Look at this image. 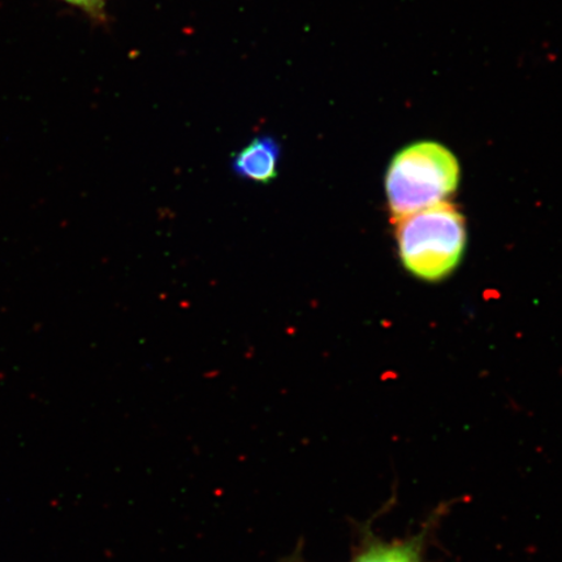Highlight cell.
<instances>
[{"mask_svg": "<svg viewBox=\"0 0 562 562\" xmlns=\"http://www.w3.org/2000/svg\"><path fill=\"white\" fill-rule=\"evenodd\" d=\"M67 2L81 7V9L88 11L91 15L98 16L101 15L103 11L105 0H67Z\"/></svg>", "mask_w": 562, "mask_h": 562, "instance_id": "obj_5", "label": "cell"}, {"mask_svg": "<svg viewBox=\"0 0 562 562\" xmlns=\"http://www.w3.org/2000/svg\"><path fill=\"white\" fill-rule=\"evenodd\" d=\"M351 562H422L416 542L372 543L357 554Z\"/></svg>", "mask_w": 562, "mask_h": 562, "instance_id": "obj_4", "label": "cell"}, {"mask_svg": "<svg viewBox=\"0 0 562 562\" xmlns=\"http://www.w3.org/2000/svg\"><path fill=\"white\" fill-rule=\"evenodd\" d=\"M281 149L270 136L257 137L238 151L232 160L237 178L269 186L279 176Z\"/></svg>", "mask_w": 562, "mask_h": 562, "instance_id": "obj_3", "label": "cell"}, {"mask_svg": "<svg viewBox=\"0 0 562 562\" xmlns=\"http://www.w3.org/2000/svg\"><path fill=\"white\" fill-rule=\"evenodd\" d=\"M454 154L434 140H420L400 150L385 175L386 202L395 220L447 202L459 186Z\"/></svg>", "mask_w": 562, "mask_h": 562, "instance_id": "obj_2", "label": "cell"}, {"mask_svg": "<svg viewBox=\"0 0 562 562\" xmlns=\"http://www.w3.org/2000/svg\"><path fill=\"white\" fill-rule=\"evenodd\" d=\"M405 269L420 280L439 281L459 266L467 246L465 220L451 203L416 211L396 221Z\"/></svg>", "mask_w": 562, "mask_h": 562, "instance_id": "obj_1", "label": "cell"}]
</instances>
